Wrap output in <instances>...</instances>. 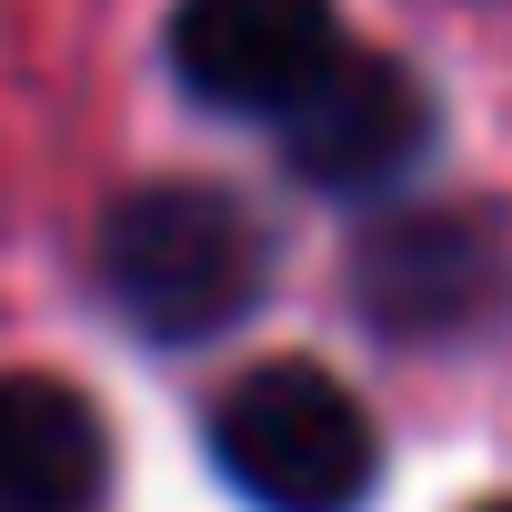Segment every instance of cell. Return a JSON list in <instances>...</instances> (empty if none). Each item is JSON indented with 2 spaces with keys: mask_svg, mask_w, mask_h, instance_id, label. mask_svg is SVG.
<instances>
[{
  "mask_svg": "<svg viewBox=\"0 0 512 512\" xmlns=\"http://www.w3.org/2000/svg\"><path fill=\"white\" fill-rule=\"evenodd\" d=\"M211 462L251 512H362L382 482V432L322 362H251L211 402Z\"/></svg>",
  "mask_w": 512,
  "mask_h": 512,
  "instance_id": "7a4b0ae2",
  "label": "cell"
},
{
  "mask_svg": "<svg viewBox=\"0 0 512 512\" xmlns=\"http://www.w3.org/2000/svg\"><path fill=\"white\" fill-rule=\"evenodd\" d=\"M482 512H512V502H482Z\"/></svg>",
  "mask_w": 512,
  "mask_h": 512,
  "instance_id": "52a82bcc",
  "label": "cell"
},
{
  "mask_svg": "<svg viewBox=\"0 0 512 512\" xmlns=\"http://www.w3.org/2000/svg\"><path fill=\"white\" fill-rule=\"evenodd\" d=\"M352 302L392 342H462L512 302V231L482 201H432L372 221L352 251Z\"/></svg>",
  "mask_w": 512,
  "mask_h": 512,
  "instance_id": "3957f363",
  "label": "cell"
},
{
  "mask_svg": "<svg viewBox=\"0 0 512 512\" xmlns=\"http://www.w3.org/2000/svg\"><path fill=\"white\" fill-rule=\"evenodd\" d=\"M111 502V422L81 382L0 372V512H101Z\"/></svg>",
  "mask_w": 512,
  "mask_h": 512,
  "instance_id": "8992f818",
  "label": "cell"
},
{
  "mask_svg": "<svg viewBox=\"0 0 512 512\" xmlns=\"http://www.w3.org/2000/svg\"><path fill=\"white\" fill-rule=\"evenodd\" d=\"M171 81L221 121H282L332 61L342 11L332 0H171Z\"/></svg>",
  "mask_w": 512,
  "mask_h": 512,
  "instance_id": "5b68a950",
  "label": "cell"
},
{
  "mask_svg": "<svg viewBox=\"0 0 512 512\" xmlns=\"http://www.w3.org/2000/svg\"><path fill=\"white\" fill-rule=\"evenodd\" d=\"M91 272H101V302L141 342L191 352V342H221L231 322L262 312V292H272V231L221 181H141V191H121L101 211Z\"/></svg>",
  "mask_w": 512,
  "mask_h": 512,
  "instance_id": "6da1fadb",
  "label": "cell"
},
{
  "mask_svg": "<svg viewBox=\"0 0 512 512\" xmlns=\"http://www.w3.org/2000/svg\"><path fill=\"white\" fill-rule=\"evenodd\" d=\"M432 141H442V111H432L422 71L382 61V51H342L282 111V161L322 201H392L432 161Z\"/></svg>",
  "mask_w": 512,
  "mask_h": 512,
  "instance_id": "277c9868",
  "label": "cell"
}]
</instances>
